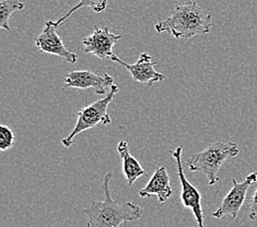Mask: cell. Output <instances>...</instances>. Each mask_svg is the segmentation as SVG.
Segmentation results:
<instances>
[{"instance_id":"cell-4","label":"cell","mask_w":257,"mask_h":227,"mask_svg":"<svg viewBox=\"0 0 257 227\" xmlns=\"http://www.w3.org/2000/svg\"><path fill=\"white\" fill-rule=\"evenodd\" d=\"M118 92V85L115 84L112 87L111 91H108V93L102 97L101 100H97L92 104H90V105L83 107L81 110H79L77 124L69 136H67L62 140L63 145L66 146V148H70V146L73 145V140H75L79 133L88 130V129H92L99 124H111L112 119L108 115V106Z\"/></svg>"},{"instance_id":"cell-9","label":"cell","mask_w":257,"mask_h":227,"mask_svg":"<svg viewBox=\"0 0 257 227\" xmlns=\"http://www.w3.org/2000/svg\"><path fill=\"white\" fill-rule=\"evenodd\" d=\"M121 39L120 35L114 34L108 28L94 27L92 34H90L82 41L83 51L87 54L105 60L111 58L114 53V46Z\"/></svg>"},{"instance_id":"cell-2","label":"cell","mask_w":257,"mask_h":227,"mask_svg":"<svg viewBox=\"0 0 257 227\" xmlns=\"http://www.w3.org/2000/svg\"><path fill=\"white\" fill-rule=\"evenodd\" d=\"M212 15L208 14L193 0L177 6L167 19L156 24L158 33L167 32L175 39H191L210 32Z\"/></svg>"},{"instance_id":"cell-3","label":"cell","mask_w":257,"mask_h":227,"mask_svg":"<svg viewBox=\"0 0 257 227\" xmlns=\"http://www.w3.org/2000/svg\"><path fill=\"white\" fill-rule=\"evenodd\" d=\"M240 153L235 142L217 141L187 159V167L194 173H203L208 178V185L213 186L220 180L219 170L226 159L235 157Z\"/></svg>"},{"instance_id":"cell-12","label":"cell","mask_w":257,"mask_h":227,"mask_svg":"<svg viewBox=\"0 0 257 227\" xmlns=\"http://www.w3.org/2000/svg\"><path fill=\"white\" fill-rule=\"evenodd\" d=\"M117 151L121 158V165H123L121 170H123V174L126 178L128 186L132 187L134 185V182L136 181L139 177L146 175V170L143 168L142 164L131 154L126 140L119 141V143L117 145Z\"/></svg>"},{"instance_id":"cell-6","label":"cell","mask_w":257,"mask_h":227,"mask_svg":"<svg viewBox=\"0 0 257 227\" xmlns=\"http://www.w3.org/2000/svg\"><path fill=\"white\" fill-rule=\"evenodd\" d=\"M232 182H233L232 189L226 193L220 206L212 213L213 217L221 218L223 216H229L231 219L237 217L244 202H245L248 188L257 182V173L256 171L250 173L242 182H238L235 178H233Z\"/></svg>"},{"instance_id":"cell-5","label":"cell","mask_w":257,"mask_h":227,"mask_svg":"<svg viewBox=\"0 0 257 227\" xmlns=\"http://www.w3.org/2000/svg\"><path fill=\"white\" fill-rule=\"evenodd\" d=\"M168 152L172 154L177 166V173H179V179L181 183L182 204L193 212L198 227H205V224H204L205 216H204L203 207H201V194L199 192V190L196 188L185 176L184 167H183V163H182L183 148L180 145L177 146L175 150L173 151L169 150Z\"/></svg>"},{"instance_id":"cell-11","label":"cell","mask_w":257,"mask_h":227,"mask_svg":"<svg viewBox=\"0 0 257 227\" xmlns=\"http://www.w3.org/2000/svg\"><path fill=\"white\" fill-rule=\"evenodd\" d=\"M173 193L172 187H171L170 176L164 166H158L152 175L150 181L147 186L139 191V195L142 198H148L151 195H156L160 203L170 199Z\"/></svg>"},{"instance_id":"cell-14","label":"cell","mask_w":257,"mask_h":227,"mask_svg":"<svg viewBox=\"0 0 257 227\" xmlns=\"http://www.w3.org/2000/svg\"><path fill=\"white\" fill-rule=\"evenodd\" d=\"M24 9V4L19 0H2L0 5V27L4 30L11 31L9 27V18L16 11H21Z\"/></svg>"},{"instance_id":"cell-1","label":"cell","mask_w":257,"mask_h":227,"mask_svg":"<svg viewBox=\"0 0 257 227\" xmlns=\"http://www.w3.org/2000/svg\"><path fill=\"white\" fill-rule=\"evenodd\" d=\"M111 178V173L104 178V200L93 201L88 208L83 210L87 216V227H120L127 222L137 220L143 216L142 206L131 201L119 202L112 198L109 191Z\"/></svg>"},{"instance_id":"cell-7","label":"cell","mask_w":257,"mask_h":227,"mask_svg":"<svg viewBox=\"0 0 257 227\" xmlns=\"http://www.w3.org/2000/svg\"><path fill=\"white\" fill-rule=\"evenodd\" d=\"M114 79L106 72L95 73L90 70H76L67 73L64 79V89H90L93 88L99 95H106L111 91Z\"/></svg>"},{"instance_id":"cell-15","label":"cell","mask_w":257,"mask_h":227,"mask_svg":"<svg viewBox=\"0 0 257 227\" xmlns=\"http://www.w3.org/2000/svg\"><path fill=\"white\" fill-rule=\"evenodd\" d=\"M15 145V134L11 128L6 125H0V150L8 151Z\"/></svg>"},{"instance_id":"cell-10","label":"cell","mask_w":257,"mask_h":227,"mask_svg":"<svg viewBox=\"0 0 257 227\" xmlns=\"http://www.w3.org/2000/svg\"><path fill=\"white\" fill-rule=\"evenodd\" d=\"M35 46L42 53L56 55L71 65H76L78 61V56L65 46L63 40L60 39V36L56 32V28L54 27L53 21L51 20L46 21L45 28L35 39Z\"/></svg>"},{"instance_id":"cell-8","label":"cell","mask_w":257,"mask_h":227,"mask_svg":"<svg viewBox=\"0 0 257 227\" xmlns=\"http://www.w3.org/2000/svg\"><path fill=\"white\" fill-rule=\"evenodd\" d=\"M109 59L125 67L126 70L130 71L135 81L147 85V90H149L155 83L162 82L167 79V76L155 69L158 61H151L152 56L148 53H143L140 55L138 61L134 65L125 63L115 54Z\"/></svg>"},{"instance_id":"cell-13","label":"cell","mask_w":257,"mask_h":227,"mask_svg":"<svg viewBox=\"0 0 257 227\" xmlns=\"http://www.w3.org/2000/svg\"><path fill=\"white\" fill-rule=\"evenodd\" d=\"M107 4H108V0H80L79 4L76 5L75 7L67 12V14L63 18H59L57 21H53L54 27L58 28L60 26H63L65 21L68 19L73 12H76L77 10L81 9V8H91L94 12H96V14H101V12H103L106 9Z\"/></svg>"},{"instance_id":"cell-16","label":"cell","mask_w":257,"mask_h":227,"mask_svg":"<svg viewBox=\"0 0 257 227\" xmlns=\"http://www.w3.org/2000/svg\"><path fill=\"white\" fill-rule=\"evenodd\" d=\"M249 218L252 220L257 219V188L249 201Z\"/></svg>"}]
</instances>
